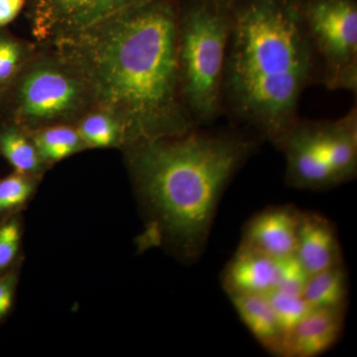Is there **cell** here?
<instances>
[{
	"label": "cell",
	"instance_id": "1",
	"mask_svg": "<svg viewBox=\"0 0 357 357\" xmlns=\"http://www.w3.org/2000/svg\"><path fill=\"white\" fill-rule=\"evenodd\" d=\"M178 11V0H149L45 44L121 122L128 146L197 128L181 96Z\"/></svg>",
	"mask_w": 357,
	"mask_h": 357
},
{
	"label": "cell",
	"instance_id": "2",
	"mask_svg": "<svg viewBox=\"0 0 357 357\" xmlns=\"http://www.w3.org/2000/svg\"><path fill=\"white\" fill-rule=\"evenodd\" d=\"M213 126L124 148L153 243L185 262L203 255L223 192L261 142L236 124Z\"/></svg>",
	"mask_w": 357,
	"mask_h": 357
},
{
	"label": "cell",
	"instance_id": "3",
	"mask_svg": "<svg viewBox=\"0 0 357 357\" xmlns=\"http://www.w3.org/2000/svg\"><path fill=\"white\" fill-rule=\"evenodd\" d=\"M230 11L225 115L273 143L299 117L303 93L318 79L297 0H232Z\"/></svg>",
	"mask_w": 357,
	"mask_h": 357
},
{
	"label": "cell",
	"instance_id": "4",
	"mask_svg": "<svg viewBox=\"0 0 357 357\" xmlns=\"http://www.w3.org/2000/svg\"><path fill=\"white\" fill-rule=\"evenodd\" d=\"M230 29V2L178 0V81L185 109L196 126H215L225 115L223 79Z\"/></svg>",
	"mask_w": 357,
	"mask_h": 357
},
{
	"label": "cell",
	"instance_id": "5",
	"mask_svg": "<svg viewBox=\"0 0 357 357\" xmlns=\"http://www.w3.org/2000/svg\"><path fill=\"white\" fill-rule=\"evenodd\" d=\"M272 144L286 160L285 180L301 190L331 189L357 173V109L335 121L298 117Z\"/></svg>",
	"mask_w": 357,
	"mask_h": 357
},
{
	"label": "cell",
	"instance_id": "6",
	"mask_svg": "<svg viewBox=\"0 0 357 357\" xmlns=\"http://www.w3.org/2000/svg\"><path fill=\"white\" fill-rule=\"evenodd\" d=\"M93 107L83 77L47 47V51L35 50L0 100V117L32 131L54 124H75Z\"/></svg>",
	"mask_w": 357,
	"mask_h": 357
},
{
	"label": "cell",
	"instance_id": "7",
	"mask_svg": "<svg viewBox=\"0 0 357 357\" xmlns=\"http://www.w3.org/2000/svg\"><path fill=\"white\" fill-rule=\"evenodd\" d=\"M297 6L319 81L331 91L356 93V0H297Z\"/></svg>",
	"mask_w": 357,
	"mask_h": 357
},
{
	"label": "cell",
	"instance_id": "8",
	"mask_svg": "<svg viewBox=\"0 0 357 357\" xmlns=\"http://www.w3.org/2000/svg\"><path fill=\"white\" fill-rule=\"evenodd\" d=\"M149 0H27L33 35L39 43L96 24Z\"/></svg>",
	"mask_w": 357,
	"mask_h": 357
},
{
	"label": "cell",
	"instance_id": "9",
	"mask_svg": "<svg viewBox=\"0 0 357 357\" xmlns=\"http://www.w3.org/2000/svg\"><path fill=\"white\" fill-rule=\"evenodd\" d=\"M301 211L292 206H269L244 225L239 246L274 259L295 255Z\"/></svg>",
	"mask_w": 357,
	"mask_h": 357
},
{
	"label": "cell",
	"instance_id": "10",
	"mask_svg": "<svg viewBox=\"0 0 357 357\" xmlns=\"http://www.w3.org/2000/svg\"><path fill=\"white\" fill-rule=\"evenodd\" d=\"M345 309H310L286 335L283 357H317L337 344Z\"/></svg>",
	"mask_w": 357,
	"mask_h": 357
},
{
	"label": "cell",
	"instance_id": "11",
	"mask_svg": "<svg viewBox=\"0 0 357 357\" xmlns=\"http://www.w3.org/2000/svg\"><path fill=\"white\" fill-rule=\"evenodd\" d=\"M295 256L307 275L344 264L337 231L330 220L301 211Z\"/></svg>",
	"mask_w": 357,
	"mask_h": 357
},
{
	"label": "cell",
	"instance_id": "12",
	"mask_svg": "<svg viewBox=\"0 0 357 357\" xmlns=\"http://www.w3.org/2000/svg\"><path fill=\"white\" fill-rule=\"evenodd\" d=\"M229 294L268 295L279 283V260L239 246L222 275Z\"/></svg>",
	"mask_w": 357,
	"mask_h": 357
},
{
	"label": "cell",
	"instance_id": "13",
	"mask_svg": "<svg viewBox=\"0 0 357 357\" xmlns=\"http://www.w3.org/2000/svg\"><path fill=\"white\" fill-rule=\"evenodd\" d=\"M229 300L243 325L270 354L283 356L285 333L267 295L229 294Z\"/></svg>",
	"mask_w": 357,
	"mask_h": 357
},
{
	"label": "cell",
	"instance_id": "14",
	"mask_svg": "<svg viewBox=\"0 0 357 357\" xmlns=\"http://www.w3.org/2000/svg\"><path fill=\"white\" fill-rule=\"evenodd\" d=\"M0 155L16 172L41 178L48 167L40 158L31 135L22 126L0 117Z\"/></svg>",
	"mask_w": 357,
	"mask_h": 357
},
{
	"label": "cell",
	"instance_id": "15",
	"mask_svg": "<svg viewBox=\"0 0 357 357\" xmlns=\"http://www.w3.org/2000/svg\"><path fill=\"white\" fill-rule=\"evenodd\" d=\"M347 275L344 265L309 275L303 288V297L310 309H345Z\"/></svg>",
	"mask_w": 357,
	"mask_h": 357
},
{
	"label": "cell",
	"instance_id": "16",
	"mask_svg": "<svg viewBox=\"0 0 357 357\" xmlns=\"http://www.w3.org/2000/svg\"><path fill=\"white\" fill-rule=\"evenodd\" d=\"M75 126L88 149H124L128 146V136L121 122L109 110L93 107L77 119Z\"/></svg>",
	"mask_w": 357,
	"mask_h": 357
},
{
	"label": "cell",
	"instance_id": "17",
	"mask_svg": "<svg viewBox=\"0 0 357 357\" xmlns=\"http://www.w3.org/2000/svg\"><path fill=\"white\" fill-rule=\"evenodd\" d=\"M29 132L40 158L48 168L88 149L75 124H54Z\"/></svg>",
	"mask_w": 357,
	"mask_h": 357
},
{
	"label": "cell",
	"instance_id": "18",
	"mask_svg": "<svg viewBox=\"0 0 357 357\" xmlns=\"http://www.w3.org/2000/svg\"><path fill=\"white\" fill-rule=\"evenodd\" d=\"M35 50L32 44L3 28L0 29V100L13 86Z\"/></svg>",
	"mask_w": 357,
	"mask_h": 357
},
{
	"label": "cell",
	"instance_id": "19",
	"mask_svg": "<svg viewBox=\"0 0 357 357\" xmlns=\"http://www.w3.org/2000/svg\"><path fill=\"white\" fill-rule=\"evenodd\" d=\"M40 178L16 171L0 178V218L20 213L34 196Z\"/></svg>",
	"mask_w": 357,
	"mask_h": 357
},
{
	"label": "cell",
	"instance_id": "20",
	"mask_svg": "<svg viewBox=\"0 0 357 357\" xmlns=\"http://www.w3.org/2000/svg\"><path fill=\"white\" fill-rule=\"evenodd\" d=\"M22 237L21 211L0 218V276L17 269Z\"/></svg>",
	"mask_w": 357,
	"mask_h": 357
},
{
	"label": "cell",
	"instance_id": "21",
	"mask_svg": "<svg viewBox=\"0 0 357 357\" xmlns=\"http://www.w3.org/2000/svg\"><path fill=\"white\" fill-rule=\"evenodd\" d=\"M267 297L285 335L310 310L303 291L297 289L276 287Z\"/></svg>",
	"mask_w": 357,
	"mask_h": 357
},
{
	"label": "cell",
	"instance_id": "22",
	"mask_svg": "<svg viewBox=\"0 0 357 357\" xmlns=\"http://www.w3.org/2000/svg\"><path fill=\"white\" fill-rule=\"evenodd\" d=\"M17 284V269L0 276V324L6 321L13 310Z\"/></svg>",
	"mask_w": 357,
	"mask_h": 357
},
{
	"label": "cell",
	"instance_id": "23",
	"mask_svg": "<svg viewBox=\"0 0 357 357\" xmlns=\"http://www.w3.org/2000/svg\"><path fill=\"white\" fill-rule=\"evenodd\" d=\"M27 0H0V29L13 22L26 6Z\"/></svg>",
	"mask_w": 357,
	"mask_h": 357
},
{
	"label": "cell",
	"instance_id": "24",
	"mask_svg": "<svg viewBox=\"0 0 357 357\" xmlns=\"http://www.w3.org/2000/svg\"><path fill=\"white\" fill-rule=\"evenodd\" d=\"M223 1L231 2L232 0H223Z\"/></svg>",
	"mask_w": 357,
	"mask_h": 357
}]
</instances>
